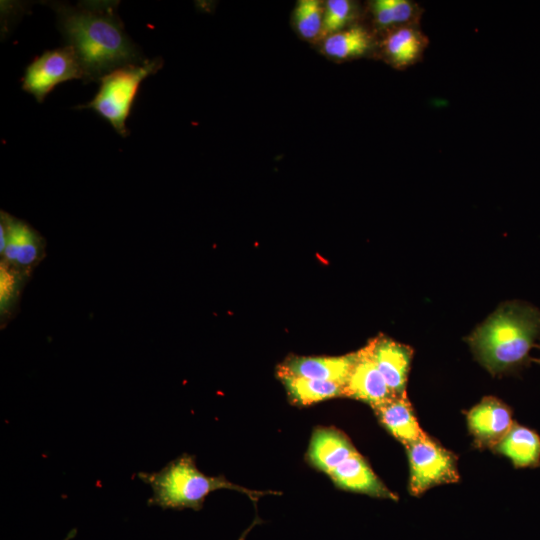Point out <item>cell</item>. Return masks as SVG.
Masks as SVG:
<instances>
[{
	"label": "cell",
	"mask_w": 540,
	"mask_h": 540,
	"mask_svg": "<svg viewBox=\"0 0 540 540\" xmlns=\"http://www.w3.org/2000/svg\"><path fill=\"white\" fill-rule=\"evenodd\" d=\"M117 5L110 1L52 5L59 30L77 55L86 83L100 81L117 68L144 61L124 30Z\"/></svg>",
	"instance_id": "cell-1"
},
{
	"label": "cell",
	"mask_w": 540,
	"mask_h": 540,
	"mask_svg": "<svg viewBox=\"0 0 540 540\" xmlns=\"http://www.w3.org/2000/svg\"><path fill=\"white\" fill-rule=\"evenodd\" d=\"M540 338V310L526 302L501 304L467 338L475 359L493 376L526 366Z\"/></svg>",
	"instance_id": "cell-2"
},
{
	"label": "cell",
	"mask_w": 540,
	"mask_h": 540,
	"mask_svg": "<svg viewBox=\"0 0 540 540\" xmlns=\"http://www.w3.org/2000/svg\"><path fill=\"white\" fill-rule=\"evenodd\" d=\"M138 477L152 489L153 493L147 501L148 505L162 509L190 508L199 511L206 497L219 489L240 491L254 500L263 494H268V492L249 490L236 485L222 475H205L197 468L194 456L189 454L177 457L159 471L140 472Z\"/></svg>",
	"instance_id": "cell-3"
},
{
	"label": "cell",
	"mask_w": 540,
	"mask_h": 540,
	"mask_svg": "<svg viewBox=\"0 0 540 540\" xmlns=\"http://www.w3.org/2000/svg\"><path fill=\"white\" fill-rule=\"evenodd\" d=\"M162 64V59L154 58L111 71L100 79L99 90L93 99L77 108L95 111L108 121L117 133L126 137L129 134L126 120L140 84L145 78L155 74Z\"/></svg>",
	"instance_id": "cell-4"
},
{
	"label": "cell",
	"mask_w": 540,
	"mask_h": 540,
	"mask_svg": "<svg viewBox=\"0 0 540 540\" xmlns=\"http://www.w3.org/2000/svg\"><path fill=\"white\" fill-rule=\"evenodd\" d=\"M406 452L411 495L420 496L430 488L459 480L456 455L427 434L408 445Z\"/></svg>",
	"instance_id": "cell-5"
},
{
	"label": "cell",
	"mask_w": 540,
	"mask_h": 540,
	"mask_svg": "<svg viewBox=\"0 0 540 540\" xmlns=\"http://www.w3.org/2000/svg\"><path fill=\"white\" fill-rule=\"evenodd\" d=\"M72 79L85 81V74L74 50L65 45L45 51L27 66L22 89L43 102L58 84Z\"/></svg>",
	"instance_id": "cell-6"
},
{
	"label": "cell",
	"mask_w": 540,
	"mask_h": 540,
	"mask_svg": "<svg viewBox=\"0 0 540 540\" xmlns=\"http://www.w3.org/2000/svg\"><path fill=\"white\" fill-rule=\"evenodd\" d=\"M0 229L5 235L4 260L12 266L30 271L45 255L43 237L25 221L1 212Z\"/></svg>",
	"instance_id": "cell-7"
},
{
	"label": "cell",
	"mask_w": 540,
	"mask_h": 540,
	"mask_svg": "<svg viewBox=\"0 0 540 540\" xmlns=\"http://www.w3.org/2000/svg\"><path fill=\"white\" fill-rule=\"evenodd\" d=\"M395 396L406 394L413 349L383 334L364 347Z\"/></svg>",
	"instance_id": "cell-8"
},
{
	"label": "cell",
	"mask_w": 540,
	"mask_h": 540,
	"mask_svg": "<svg viewBox=\"0 0 540 540\" xmlns=\"http://www.w3.org/2000/svg\"><path fill=\"white\" fill-rule=\"evenodd\" d=\"M515 422L508 405L495 397H484L467 413V425L478 448L493 449Z\"/></svg>",
	"instance_id": "cell-9"
},
{
	"label": "cell",
	"mask_w": 540,
	"mask_h": 540,
	"mask_svg": "<svg viewBox=\"0 0 540 540\" xmlns=\"http://www.w3.org/2000/svg\"><path fill=\"white\" fill-rule=\"evenodd\" d=\"M357 352L343 356H290L277 368V376H296L345 385Z\"/></svg>",
	"instance_id": "cell-10"
},
{
	"label": "cell",
	"mask_w": 540,
	"mask_h": 540,
	"mask_svg": "<svg viewBox=\"0 0 540 540\" xmlns=\"http://www.w3.org/2000/svg\"><path fill=\"white\" fill-rule=\"evenodd\" d=\"M356 352V361L344 385V397L367 403L373 409L395 395L366 349L363 347Z\"/></svg>",
	"instance_id": "cell-11"
},
{
	"label": "cell",
	"mask_w": 540,
	"mask_h": 540,
	"mask_svg": "<svg viewBox=\"0 0 540 540\" xmlns=\"http://www.w3.org/2000/svg\"><path fill=\"white\" fill-rule=\"evenodd\" d=\"M329 477L335 486L342 490L398 500L397 495L386 487L358 452L336 467Z\"/></svg>",
	"instance_id": "cell-12"
},
{
	"label": "cell",
	"mask_w": 540,
	"mask_h": 540,
	"mask_svg": "<svg viewBox=\"0 0 540 540\" xmlns=\"http://www.w3.org/2000/svg\"><path fill=\"white\" fill-rule=\"evenodd\" d=\"M356 453L357 450L343 432L332 427H320L311 436L306 457L311 466L329 475Z\"/></svg>",
	"instance_id": "cell-13"
},
{
	"label": "cell",
	"mask_w": 540,
	"mask_h": 540,
	"mask_svg": "<svg viewBox=\"0 0 540 540\" xmlns=\"http://www.w3.org/2000/svg\"><path fill=\"white\" fill-rule=\"evenodd\" d=\"M373 410L379 423L405 447L426 435L407 395L394 396Z\"/></svg>",
	"instance_id": "cell-14"
},
{
	"label": "cell",
	"mask_w": 540,
	"mask_h": 540,
	"mask_svg": "<svg viewBox=\"0 0 540 540\" xmlns=\"http://www.w3.org/2000/svg\"><path fill=\"white\" fill-rule=\"evenodd\" d=\"M492 450L508 458L515 468L540 466V436L516 422Z\"/></svg>",
	"instance_id": "cell-15"
},
{
	"label": "cell",
	"mask_w": 540,
	"mask_h": 540,
	"mask_svg": "<svg viewBox=\"0 0 540 540\" xmlns=\"http://www.w3.org/2000/svg\"><path fill=\"white\" fill-rule=\"evenodd\" d=\"M285 387L291 402L299 406H308L320 401L344 397V385L325 380L296 376L278 377Z\"/></svg>",
	"instance_id": "cell-16"
},
{
	"label": "cell",
	"mask_w": 540,
	"mask_h": 540,
	"mask_svg": "<svg viewBox=\"0 0 540 540\" xmlns=\"http://www.w3.org/2000/svg\"><path fill=\"white\" fill-rule=\"evenodd\" d=\"M423 35L415 28L402 26L392 30L383 41V49L390 63L407 67L421 56L425 47Z\"/></svg>",
	"instance_id": "cell-17"
},
{
	"label": "cell",
	"mask_w": 540,
	"mask_h": 540,
	"mask_svg": "<svg viewBox=\"0 0 540 540\" xmlns=\"http://www.w3.org/2000/svg\"><path fill=\"white\" fill-rule=\"evenodd\" d=\"M371 45L369 33L356 26L324 38L323 51L331 58L346 60L363 55Z\"/></svg>",
	"instance_id": "cell-18"
},
{
	"label": "cell",
	"mask_w": 540,
	"mask_h": 540,
	"mask_svg": "<svg viewBox=\"0 0 540 540\" xmlns=\"http://www.w3.org/2000/svg\"><path fill=\"white\" fill-rule=\"evenodd\" d=\"M0 272V308L1 320L2 324H4L16 309L21 290L29 276V271L18 269L2 259Z\"/></svg>",
	"instance_id": "cell-19"
},
{
	"label": "cell",
	"mask_w": 540,
	"mask_h": 540,
	"mask_svg": "<svg viewBox=\"0 0 540 540\" xmlns=\"http://www.w3.org/2000/svg\"><path fill=\"white\" fill-rule=\"evenodd\" d=\"M324 5L319 0H299L293 11L298 33L307 40L321 37Z\"/></svg>",
	"instance_id": "cell-20"
},
{
	"label": "cell",
	"mask_w": 540,
	"mask_h": 540,
	"mask_svg": "<svg viewBox=\"0 0 540 540\" xmlns=\"http://www.w3.org/2000/svg\"><path fill=\"white\" fill-rule=\"evenodd\" d=\"M353 13V4L348 0H328L324 4V17L321 37L344 29Z\"/></svg>",
	"instance_id": "cell-21"
},
{
	"label": "cell",
	"mask_w": 540,
	"mask_h": 540,
	"mask_svg": "<svg viewBox=\"0 0 540 540\" xmlns=\"http://www.w3.org/2000/svg\"><path fill=\"white\" fill-rule=\"evenodd\" d=\"M393 25H401L415 18L416 8L407 0H383Z\"/></svg>",
	"instance_id": "cell-22"
},
{
	"label": "cell",
	"mask_w": 540,
	"mask_h": 540,
	"mask_svg": "<svg viewBox=\"0 0 540 540\" xmlns=\"http://www.w3.org/2000/svg\"><path fill=\"white\" fill-rule=\"evenodd\" d=\"M76 534H77V530L72 529L63 540H71L76 536Z\"/></svg>",
	"instance_id": "cell-23"
},
{
	"label": "cell",
	"mask_w": 540,
	"mask_h": 540,
	"mask_svg": "<svg viewBox=\"0 0 540 540\" xmlns=\"http://www.w3.org/2000/svg\"><path fill=\"white\" fill-rule=\"evenodd\" d=\"M242 539H243V537L240 540H242Z\"/></svg>",
	"instance_id": "cell-24"
}]
</instances>
